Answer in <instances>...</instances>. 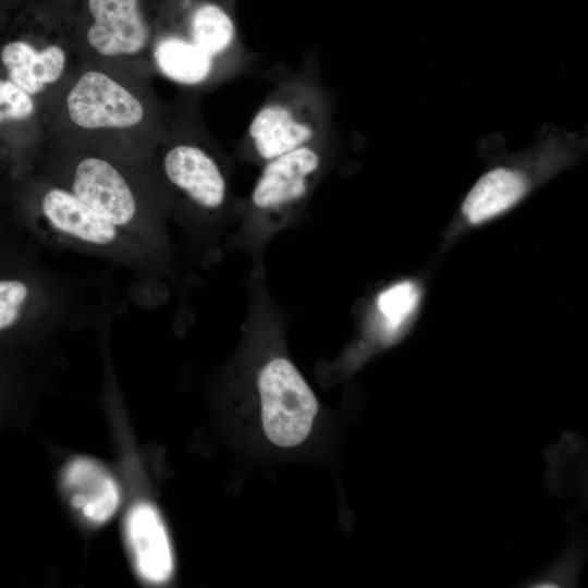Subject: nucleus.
I'll list each match as a JSON object with an SVG mask.
<instances>
[{
    "label": "nucleus",
    "mask_w": 588,
    "mask_h": 588,
    "mask_svg": "<svg viewBox=\"0 0 588 588\" xmlns=\"http://www.w3.org/2000/svg\"><path fill=\"white\" fill-rule=\"evenodd\" d=\"M150 59L161 75L184 86H198L208 82L217 65V60L186 35L174 33L161 35L152 41Z\"/></svg>",
    "instance_id": "f8f14e48"
},
{
    "label": "nucleus",
    "mask_w": 588,
    "mask_h": 588,
    "mask_svg": "<svg viewBox=\"0 0 588 588\" xmlns=\"http://www.w3.org/2000/svg\"><path fill=\"white\" fill-rule=\"evenodd\" d=\"M320 166V151L313 144L268 160L254 186L253 205L273 211L298 201L307 194Z\"/></svg>",
    "instance_id": "6e6552de"
},
{
    "label": "nucleus",
    "mask_w": 588,
    "mask_h": 588,
    "mask_svg": "<svg viewBox=\"0 0 588 588\" xmlns=\"http://www.w3.org/2000/svg\"><path fill=\"white\" fill-rule=\"evenodd\" d=\"M62 487L71 505L88 522L103 524L119 505V489L112 476L96 461L76 457L62 471Z\"/></svg>",
    "instance_id": "9b49d317"
},
{
    "label": "nucleus",
    "mask_w": 588,
    "mask_h": 588,
    "mask_svg": "<svg viewBox=\"0 0 588 588\" xmlns=\"http://www.w3.org/2000/svg\"><path fill=\"white\" fill-rule=\"evenodd\" d=\"M59 185L122 231H134L140 221L137 187L113 152L93 146H69Z\"/></svg>",
    "instance_id": "f03ea898"
},
{
    "label": "nucleus",
    "mask_w": 588,
    "mask_h": 588,
    "mask_svg": "<svg viewBox=\"0 0 588 588\" xmlns=\"http://www.w3.org/2000/svg\"><path fill=\"white\" fill-rule=\"evenodd\" d=\"M186 36L218 61L233 48L236 30L228 12L216 3L205 2L192 12Z\"/></svg>",
    "instance_id": "2eb2a0df"
},
{
    "label": "nucleus",
    "mask_w": 588,
    "mask_h": 588,
    "mask_svg": "<svg viewBox=\"0 0 588 588\" xmlns=\"http://www.w3.org/2000/svg\"><path fill=\"white\" fill-rule=\"evenodd\" d=\"M125 537L138 575L154 584L168 580L173 569L172 552L155 506L139 502L130 509L125 518Z\"/></svg>",
    "instance_id": "1a4fd4ad"
},
{
    "label": "nucleus",
    "mask_w": 588,
    "mask_h": 588,
    "mask_svg": "<svg viewBox=\"0 0 588 588\" xmlns=\"http://www.w3.org/2000/svg\"><path fill=\"white\" fill-rule=\"evenodd\" d=\"M1 60L10 81L33 97L66 82L69 52L59 42L36 47L25 40H14L2 48Z\"/></svg>",
    "instance_id": "9d476101"
},
{
    "label": "nucleus",
    "mask_w": 588,
    "mask_h": 588,
    "mask_svg": "<svg viewBox=\"0 0 588 588\" xmlns=\"http://www.w3.org/2000/svg\"><path fill=\"white\" fill-rule=\"evenodd\" d=\"M88 11L93 22L83 48L91 63L135 73L152 44L138 0H88Z\"/></svg>",
    "instance_id": "20e7f679"
},
{
    "label": "nucleus",
    "mask_w": 588,
    "mask_h": 588,
    "mask_svg": "<svg viewBox=\"0 0 588 588\" xmlns=\"http://www.w3.org/2000/svg\"><path fill=\"white\" fill-rule=\"evenodd\" d=\"M37 298L33 280L0 241V340L30 322Z\"/></svg>",
    "instance_id": "ddd939ff"
},
{
    "label": "nucleus",
    "mask_w": 588,
    "mask_h": 588,
    "mask_svg": "<svg viewBox=\"0 0 588 588\" xmlns=\"http://www.w3.org/2000/svg\"><path fill=\"white\" fill-rule=\"evenodd\" d=\"M161 164L170 184L195 205L213 210L224 203L226 184L222 171L201 146L176 142L166 149Z\"/></svg>",
    "instance_id": "0eeeda50"
},
{
    "label": "nucleus",
    "mask_w": 588,
    "mask_h": 588,
    "mask_svg": "<svg viewBox=\"0 0 588 588\" xmlns=\"http://www.w3.org/2000/svg\"><path fill=\"white\" fill-rule=\"evenodd\" d=\"M319 110L309 99L282 96L267 101L253 117L247 137L255 152L268 161L319 136Z\"/></svg>",
    "instance_id": "39448f33"
},
{
    "label": "nucleus",
    "mask_w": 588,
    "mask_h": 588,
    "mask_svg": "<svg viewBox=\"0 0 588 588\" xmlns=\"http://www.w3.org/2000/svg\"><path fill=\"white\" fill-rule=\"evenodd\" d=\"M37 208L52 230L75 242L95 248L115 247L123 242L124 231L59 184L44 187Z\"/></svg>",
    "instance_id": "423d86ee"
},
{
    "label": "nucleus",
    "mask_w": 588,
    "mask_h": 588,
    "mask_svg": "<svg viewBox=\"0 0 588 588\" xmlns=\"http://www.w3.org/2000/svg\"><path fill=\"white\" fill-rule=\"evenodd\" d=\"M419 299L417 286L409 282L396 283L382 291L377 298V308L382 320V334L391 341L403 323L414 313Z\"/></svg>",
    "instance_id": "dca6fc26"
},
{
    "label": "nucleus",
    "mask_w": 588,
    "mask_h": 588,
    "mask_svg": "<svg viewBox=\"0 0 588 588\" xmlns=\"http://www.w3.org/2000/svg\"><path fill=\"white\" fill-rule=\"evenodd\" d=\"M524 175L498 168L482 175L463 203V212L471 223L486 221L513 206L526 191Z\"/></svg>",
    "instance_id": "4468645a"
},
{
    "label": "nucleus",
    "mask_w": 588,
    "mask_h": 588,
    "mask_svg": "<svg viewBox=\"0 0 588 588\" xmlns=\"http://www.w3.org/2000/svg\"><path fill=\"white\" fill-rule=\"evenodd\" d=\"M258 389L268 439L282 448L302 443L310 432L318 402L296 367L282 357L270 360L259 373Z\"/></svg>",
    "instance_id": "7ed1b4c3"
},
{
    "label": "nucleus",
    "mask_w": 588,
    "mask_h": 588,
    "mask_svg": "<svg viewBox=\"0 0 588 588\" xmlns=\"http://www.w3.org/2000/svg\"><path fill=\"white\" fill-rule=\"evenodd\" d=\"M155 108L137 74L99 64L65 82L54 111V130L70 146L109 148L140 137L152 126Z\"/></svg>",
    "instance_id": "f257e3e1"
},
{
    "label": "nucleus",
    "mask_w": 588,
    "mask_h": 588,
    "mask_svg": "<svg viewBox=\"0 0 588 588\" xmlns=\"http://www.w3.org/2000/svg\"><path fill=\"white\" fill-rule=\"evenodd\" d=\"M36 110L33 96L12 81L0 79V123L30 120Z\"/></svg>",
    "instance_id": "f3484780"
}]
</instances>
